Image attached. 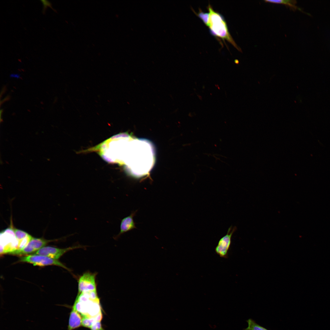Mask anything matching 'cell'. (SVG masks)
Returning <instances> with one entry per match:
<instances>
[{"label": "cell", "instance_id": "obj_1", "mask_svg": "<svg viewBox=\"0 0 330 330\" xmlns=\"http://www.w3.org/2000/svg\"><path fill=\"white\" fill-rule=\"evenodd\" d=\"M72 308L81 314V316L95 317L101 313L97 290L78 293Z\"/></svg>", "mask_w": 330, "mask_h": 330}, {"label": "cell", "instance_id": "obj_2", "mask_svg": "<svg viewBox=\"0 0 330 330\" xmlns=\"http://www.w3.org/2000/svg\"><path fill=\"white\" fill-rule=\"evenodd\" d=\"M207 8L210 15L208 27L210 34L218 40L220 41V39H222L224 42L225 40L227 41L239 51L241 52V48L237 46L231 36L223 15L214 10L209 4Z\"/></svg>", "mask_w": 330, "mask_h": 330}, {"label": "cell", "instance_id": "obj_3", "mask_svg": "<svg viewBox=\"0 0 330 330\" xmlns=\"http://www.w3.org/2000/svg\"><path fill=\"white\" fill-rule=\"evenodd\" d=\"M0 253H10L17 249L18 242L13 229L8 228L0 233Z\"/></svg>", "mask_w": 330, "mask_h": 330}, {"label": "cell", "instance_id": "obj_4", "mask_svg": "<svg viewBox=\"0 0 330 330\" xmlns=\"http://www.w3.org/2000/svg\"><path fill=\"white\" fill-rule=\"evenodd\" d=\"M19 261L32 264L34 266H41L48 265L60 266L68 270H69L57 260H55L42 255L32 254L26 255L21 257Z\"/></svg>", "mask_w": 330, "mask_h": 330}, {"label": "cell", "instance_id": "obj_5", "mask_svg": "<svg viewBox=\"0 0 330 330\" xmlns=\"http://www.w3.org/2000/svg\"><path fill=\"white\" fill-rule=\"evenodd\" d=\"M236 229V228L235 226H230L228 229L226 234L219 240L218 245L215 248V251L220 257L225 258H228V252L231 243L232 237Z\"/></svg>", "mask_w": 330, "mask_h": 330}, {"label": "cell", "instance_id": "obj_6", "mask_svg": "<svg viewBox=\"0 0 330 330\" xmlns=\"http://www.w3.org/2000/svg\"><path fill=\"white\" fill-rule=\"evenodd\" d=\"M96 274L89 272L84 273L78 280V293L97 290Z\"/></svg>", "mask_w": 330, "mask_h": 330}, {"label": "cell", "instance_id": "obj_7", "mask_svg": "<svg viewBox=\"0 0 330 330\" xmlns=\"http://www.w3.org/2000/svg\"><path fill=\"white\" fill-rule=\"evenodd\" d=\"M82 247V246L80 245L65 248H60L50 246L44 247L32 254L42 255L57 260L67 251Z\"/></svg>", "mask_w": 330, "mask_h": 330}, {"label": "cell", "instance_id": "obj_8", "mask_svg": "<svg viewBox=\"0 0 330 330\" xmlns=\"http://www.w3.org/2000/svg\"><path fill=\"white\" fill-rule=\"evenodd\" d=\"M49 240L42 238L32 237L28 244L22 249L16 250L10 254L15 255H27L36 252L41 248L44 247Z\"/></svg>", "mask_w": 330, "mask_h": 330}, {"label": "cell", "instance_id": "obj_9", "mask_svg": "<svg viewBox=\"0 0 330 330\" xmlns=\"http://www.w3.org/2000/svg\"><path fill=\"white\" fill-rule=\"evenodd\" d=\"M137 211L132 212L129 215L121 220L120 232L115 238H117L122 234L137 228L133 219Z\"/></svg>", "mask_w": 330, "mask_h": 330}, {"label": "cell", "instance_id": "obj_10", "mask_svg": "<svg viewBox=\"0 0 330 330\" xmlns=\"http://www.w3.org/2000/svg\"><path fill=\"white\" fill-rule=\"evenodd\" d=\"M13 229L18 242L17 250L22 249L27 246L33 237L24 231L17 229Z\"/></svg>", "mask_w": 330, "mask_h": 330}, {"label": "cell", "instance_id": "obj_11", "mask_svg": "<svg viewBox=\"0 0 330 330\" xmlns=\"http://www.w3.org/2000/svg\"><path fill=\"white\" fill-rule=\"evenodd\" d=\"M82 317L77 310L72 308L70 313L67 330H73L82 325Z\"/></svg>", "mask_w": 330, "mask_h": 330}, {"label": "cell", "instance_id": "obj_12", "mask_svg": "<svg viewBox=\"0 0 330 330\" xmlns=\"http://www.w3.org/2000/svg\"><path fill=\"white\" fill-rule=\"evenodd\" d=\"M264 1L267 2L285 5L289 7L291 9L295 10L298 7L295 6L296 1L292 0H266Z\"/></svg>", "mask_w": 330, "mask_h": 330}, {"label": "cell", "instance_id": "obj_13", "mask_svg": "<svg viewBox=\"0 0 330 330\" xmlns=\"http://www.w3.org/2000/svg\"><path fill=\"white\" fill-rule=\"evenodd\" d=\"M192 10L196 15L202 21L204 24L208 27L209 21V13L204 12L200 8H199V11L198 13L195 12L193 9Z\"/></svg>", "mask_w": 330, "mask_h": 330}, {"label": "cell", "instance_id": "obj_14", "mask_svg": "<svg viewBox=\"0 0 330 330\" xmlns=\"http://www.w3.org/2000/svg\"><path fill=\"white\" fill-rule=\"evenodd\" d=\"M248 327L243 330H268L257 323L253 319L249 318L246 321Z\"/></svg>", "mask_w": 330, "mask_h": 330}, {"label": "cell", "instance_id": "obj_15", "mask_svg": "<svg viewBox=\"0 0 330 330\" xmlns=\"http://www.w3.org/2000/svg\"><path fill=\"white\" fill-rule=\"evenodd\" d=\"M82 325L84 327L90 328L92 325L97 321L95 317L82 316Z\"/></svg>", "mask_w": 330, "mask_h": 330}, {"label": "cell", "instance_id": "obj_16", "mask_svg": "<svg viewBox=\"0 0 330 330\" xmlns=\"http://www.w3.org/2000/svg\"><path fill=\"white\" fill-rule=\"evenodd\" d=\"M90 328L91 330H104L102 326L101 321L95 322Z\"/></svg>", "mask_w": 330, "mask_h": 330}, {"label": "cell", "instance_id": "obj_17", "mask_svg": "<svg viewBox=\"0 0 330 330\" xmlns=\"http://www.w3.org/2000/svg\"><path fill=\"white\" fill-rule=\"evenodd\" d=\"M41 1L42 2L43 5V12L44 13L46 8L47 6H50L53 9L51 6V3L49 1L45 0H41Z\"/></svg>", "mask_w": 330, "mask_h": 330}, {"label": "cell", "instance_id": "obj_18", "mask_svg": "<svg viewBox=\"0 0 330 330\" xmlns=\"http://www.w3.org/2000/svg\"><path fill=\"white\" fill-rule=\"evenodd\" d=\"M20 75L18 74H12L10 75V78H14L17 79L20 78Z\"/></svg>", "mask_w": 330, "mask_h": 330}]
</instances>
